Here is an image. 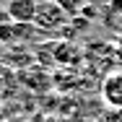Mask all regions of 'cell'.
I'll return each instance as SVG.
<instances>
[{"instance_id":"1","label":"cell","mask_w":122,"mask_h":122,"mask_svg":"<svg viewBox=\"0 0 122 122\" xmlns=\"http://www.w3.org/2000/svg\"><path fill=\"white\" fill-rule=\"evenodd\" d=\"M70 24V16L55 3V0H39L36 5V16H34V26L42 31H60Z\"/></svg>"},{"instance_id":"2","label":"cell","mask_w":122,"mask_h":122,"mask_svg":"<svg viewBox=\"0 0 122 122\" xmlns=\"http://www.w3.org/2000/svg\"><path fill=\"white\" fill-rule=\"evenodd\" d=\"M36 5H39V0H8L5 13H8V18L16 21V24H34Z\"/></svg>"},{"instance_id":"3","label":"cell","mask_w":122,"mask_h":122,"mask_svg":"<svg viewBox=\"0 0 122 122\" xmlns=\"http://www.w3.org/2000/svg\"><path fill=\"white\" fill-rule=\"evenodd\" d=\"M101 99L114 107V109H122V73H109L101 83Z\"/></svg>"},{"instance_id":"4","label":"cell","mask_w":122,"mask_h":122,"mask_svg":"<svg viewBox=\"0 0 122 122\" xmlns=\"http://www.w3.org/2000/svg\"><path fill=\"white\" fill-rule=\"evenodd\" d=\"M31 24H16V21H3L0 24V44H16L21 39H29Z\"/></svg>"},{"instance_id":"5","label":"cell","mask_w":122,"mask_h":122,"mask_svg":"<svg viewBox=\"0 0 122 122\" xmlns=\"http://www.w3.org/2000/svg\"><path fill=\"white\" fill-rule=\"evenodd\" d=\"M55 3H57V5L70 16V18H75V16L83 10V0H55Z\"/></svg>"},{"instance_id":"6","label":"cell","mask_w":122,"mask_h":122,"mask_svg":"<svg viewBox=\"0 0 122 122\" xmlns=\"http://www.w3.org/2000/svg\"><path fill=\"white\" fill-rule=\"evenodd\" d=\"M99 122H122V109H114V107H109L104 114H101V120Z\"/></svg>"},{"instance_id":"7","label":"cell","mask_w":122,"mask_h":122,"mask_svg":"<svg viewBox=\"0 0 122 122\" xmlns=\"http://www.w3.org/2000/svg\"><path fill=\"white\" fill-rule=\"evenodd\" d=\"M3 18H8V13H5V8L0 5V24H3Z\"/></svg>"}]
</instances>
